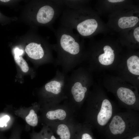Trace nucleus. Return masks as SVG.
<instances>
[{
	"mask_svg": "<svg viewBox=\"0 0 139 139\" xmlns=\"http://www.w3.org/2000/svg\"><path fill=\"white\" fill-rule=\"evenodd\" d=\"M127 65L129 72L132 74L139 75V58L136 55L130 57L127 60Z\"/></svg>",
	"mask_w": 139,
	"mask_h": 139,
	"instance_id": "1a4fd4ad",
	"label": "nucleus"
},
{
	"mask_svg": "<svg viewBox=\"0 0 139 139\" xmlns=\"http://www.w3.org/2000/svg\"><path fill=\"white\" fill-rule=\"evenodd\" d=\"M50 139H56L55 136L52 135L51 136Z\"/></svg>",
	"mask_w": 139,
	"mask_h": 139,
	"instance_id": "412c9836",
	"label": "nucleus"
},
{
	"mask_svg": "<svg viewBox=\"0 0 139 139\" xmlns=\"http://www.w3.org/2000/svg\"><path fill=\"white\" fill-rule=\"evenodd\" d=\"M25 50L28 56L33 59L40 60L45 57V50L40 43H31L26 46Z\"/></svg>",
	"mask_w": 139,
	"mask_h": 139,
	"instance_id": "7ed1b4c3",
	"label": "nucleus"
},
{
	"mask_svg": "<svg viewBox=\"0 0 139 139\" xmlns=\"http://www.w3.org/2000/svg\"></svg>",
	"mask_w": 139,
	"mask_h": 139,
	"instance_id": "a878e982",
	"label": "nucleus"
},
{
	"mask_svg": "<svg viewBox=\"0 0 139 139\" xmlns=\"http://www.w3.org/2000/svg\"><path fill=\"white\" fill-rule=\"evenodd\" d=\"M14 58L16 62L21 68L22 71L27 73L29 71V67L25 60L20 56L15 55Z\"/></svg>",
	"mask_w": 139,
	"mask_h": 139,
	"instance_id": "4468645a",
	"label": "nucleus"
},
{
	"mask_svg": "<svg viewBox=\"0 0 139 139\" xmlns=\"http://www.w3.org/2000/svg\"><path fill=\"white\" fill-rule=\"evenodd\" d=\"M25 119L27 123L31 126L35 127L37 125L38 120L37 115L33 109L30 110Z\"/></svg>",
	"mask_w": 139,
	"mask_h": 139,
	"instance_id": "ddd939ff",
	"label": "nucleus"
},
{
	"mask_svg": "<svg viewBox=\"0 0 139 139\" xmlns=\"http://www.w3.org/2000/svg\"><path fill=\"white\" fill-rule=\"evenodd\" d=\"M56 43L53 45L57 57L55 66L61 67L62 72L65 74L71 71L82 59V46L79 35L72 29L62 25L55 30Z\"/></svg>",
	"mask_w": 139,
	"mask_h": 139,
	"instance_id": "f257e3e1",
	"label": "nucleus"
},
{
	"mask_svg": "<svg viewBox=\"0 0 139 139\" xmlns=\"http://www.w3.org/2000/svg\"><path fill=\"white\" fill-rule=\"evenodd\" d=\"M124 1V0H108V1L109 2L112 3H116L120 2H123Z\"/></svg>",
	"mask_w": 139,
	"mask_h": 139,
	"instance_id": "6ab92c4d",
	"label": "nucleus"
},
{
	"mask_svg": "<svg viewBox=\"0 0 139 139\" xmlns=\"http://www.w3.org/2000/svg\"></svg>",
	"mask_w": 139,
	"mask_h": 139,
	"instance_id": "393cba45",
	"label": "nucleus"
},
{
	"mask_svg": "<svg viewBox=\"0 0 139 139\" xmlns=\"http://www.w3.org/2000/svg\"><path fill=\"white\" fill-rule=\"evenodd\" d=\"M132 139H139V136H137L133 138Z\"/></svg>",
	"mask_w": 139,
	"mask_h": 139,
	"instance_id": "4be33fe9",
	"label": "nucleus"
},
{
	"mask_svg": "<svg viewBox=\"0 0 139 139\" xmlns=\"http://www.w3.org/2000/svg\"><path fill=\"white\" fill-rule=\"evenodd\" d=\"M138 79H139V77H138Z\"/></svg>",
	"mask_w": 139,
	"mask_h": 139,
	"instance_id": "b1692460",
	"label": "nucleus"
},
{
	"mask_svg": "<svg viewBox=\"0 0 139 139\" xmlns=\"http://www.w3.org/2000/svg\"><path fill=\"white\" fill-rule=\"evenodd\" d=\"M46 116L47 118L50 120L58 119L62 120L65 118L66 114L64 110L62 109H58L48 111L46 114Z\"/></svg>",
	"mask_w": 139,
	"mask_h": 139,
	"instance_id": "9d476101",
	"label": "nucleus"
},
{
	"mask_svg": "<svg viewBox=\"0 0 139 139\" xmlns=\"http://www.w3.org/2000/svg\"><path fill=\"white\" fill-rule=\"evenodd\" d=\"M60 3L67 8L73 10H78L82 8L81 4L82 1L76 0H59Z\"/></svg>",
	"mask_w": 139,
	"mask_h": 139,
	"instance_id": "9b49d317",
	"label": "nucleus"
},
{
	"mask_svg": "<svg viewBox=\"0 0 139 139\" xmlns=\"http://www.w3.org/2000/svg\"><path fill=\"white\" fill-rule=\"evenodd\" d=\"M125 127L124 121L118 115L114 116L109 126L111 133L114 135L121 134L124 131Z\"/></svg>",
	"mask_w": 139,
	"mask_h": 139,
	"instance_id": "0eeeda50",
	"label": "nucleus"
},
{
	"mask_svg": "<svg viewBox=\"0 0 139 139\" xmlns=\"http://www.w3.org/2000/svg\"><path fill=\"white\" fill-rule=\"evenodd\" d=\"M44 139H48V138H45Z\"/></svg>",
	"mask_w": 139,
	"mask_h": 139,
	"instance_id": "5701e85b",
	"label": "nucleus"
},
{
	"mask_svg": "<svg viewBox=\"0 0 139 139\" xmlns=\"http://www.w3.org/2000/svg\"><path fill=\"white\" fill-rule=\"evenodd\" d=\"M117 94L119 99L128 105H133L135 102V95L129 89L125 87L120 88L117 90Z\"/></svg>",
	"mask_w": 139,
	"mask_h": 139,
	"instance_id": "39448f33",
	"label": "nucleus"
},
{
	"mask_svg": "<svg viewBox=\"0 0 139 139\" xmlns=\"http://www.w3.org/2000/svg\"><path fill=\"white\" fill-rule=\"evenodd\" d=\"M10 117L6 115L0 119V126L3 127L6 125V123L10 119Z\"/></svg>",
	"mask_w": 139,
	"mask_h": 139,
	"instance_id": "2eb2a0df",
	"label": "nucleus"
},
{
	"mask_svg": "<svg viewBox=\"0 0 139 139\" xmlns=\"http://www.w3.org/2000/svg\"><path fill=\"white\" fill-rule=\"evenodd\" d=\"M112 114V107L110 102L107 99L104 100L97 116L98 124L101 126L105 125L111 117Z\"/></svg>",
	"mask_w": 139,
	"mask_h": 139,
	"instance_id": "20e7f679",
	"label": "nucleus"
},
{
	"mask_svg": "<svg viewBox=\"0 0 139 139\" xmlns=\"http://www.w3.org/2000/svg\"><path fill=\"white\" fill-rule=\"evenodd\" d=\"M57 133L61 139H70V133L68 127L64 124L59 125L57 128Z\"/></svg>",
	"mask_w": 139,
	"mask_h": 139,
	"instance_id": "f8f14e48",
	"label": "nucleus"
},
{
	"mask_svg": "<svg viewBox=\"0 0 139 139\" xmlns=\"http://www.w3.org/2000/svg\"><path fill=\"white\" fill-rule=\"evenodd\" d=\"M133 35L135 40L139 42V27L135 28L133 32Z\"/></svg>",
	"mask_w": 139,
	"mask_h": 139,
	"instance_id": "dca6fc26",
	"label": "nucleus"
},
{
	"mask_svg": "<svg viewBox=\"0 0 139 139\" xmlns=\"http://www.w3.org/2000/svg\"><path fill=\"white\" fill-rule=\"evenodd\" d=\"M82 139H92V138L89 134L85 133L82 135Z\"/></svg>",
	"mask_w": 139,
	"mask_h": 139,
	"instance_id": "a211bd4d",
	"label": "nucleus"
},
{
	"mask_svg": "<svg viewBox=\"0 0 139 139\" xmlns=\"http://www.w3.org/2000/svg\"><path fill=\"white\" fill-rule=\"evenodd\" d=\"M139 20L138 18L136 16H123L119 19L118 25L120 28L123 29L132 28L134 26Z\"/></svg>",
	"mask_w": 139,
	"mask_h": 139,
	"instance_id": "6e6552de",
	"label": "nucleus"
},
{
	"mask_svg": "<svg viewBox=\"0 0 139 139\" xmlns=\"http://www.w3.org/2000/svg\"><path fill=\"white\" fill-rule=\"evenodd\" d=\"M0 1L4 2H8L10 1L9 0H0Z\"/></svg>",
	"mask_w": 139,
	"mask_h": 139,
	"instance_id": "aec40b11",
	"label": "nucleus"
},
{
	"mask_svg": "<svg viewBox=\"0 0 139 139\" xmlns=\"http://www.w3.org/2000/svg\"><path fill=\"white\" fill-rule=\"evenodd\" d=\"M81 68L75 70L67 78L65 89H68L76 102H79L84 99L87 91V85L89 83L87 75Z\"/></svg>",
	"mask_w": 139,
	"mask_h": 139,
	"instance_id": "f03ea898",
	"label": "nucleus"
},
{
	"mask_svg": "<svg viewBox=\"0 0 139 139\" xmlns=\"http://www.w3.org/2000/svg\"><path fill=\"white\" fill-rule=\"evenodd\" d=\"M104 53L100 54L98 57L100 63L101 64L108 65L111 64L114 61L115 55L114 50L109 45H106L103 48Z\"/></svg>",
	"mask_w": 139,
	"mask_h": 139,
	"instance_id": "423d86ee",
	"label": "nucleus"
},
{
	"mask_svg": "<svg viewBox=\"0 0 139 139\" xmlns=\"http://www.w3.org/2000/svg\"><path fill=\"white\" fill-rule=\"evenodd\" d=\"M23 53V51L22 50L19 49L18 48H16L14 50V53L15 55L21 56Z\"/></svg>",
	"mask_w": 139,
	"mask_h": 139,
	"instance_id": "f3484780",
	"label": "nucleus"
}]
</instances>
